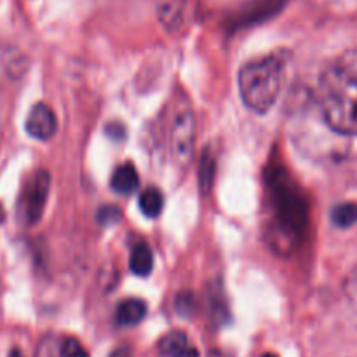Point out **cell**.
<instances>
[{"label":"cell","mask_w":357,"mask_h":357,"mask_svg":"<svg viewBox=\"0 0 357 357\" xmlns=\"http://www.w3.org/2000/svg\"><path fill=\"white\" fill-rule=\"evenodd\" d=\"M129 267H131L132 274L139 275V278H146L150 272L153 271V253L150 246L143 241H139L131 251V258H129Z\"/></svg>","instance_id":"8fae6325"},{"label":"cell","mask_w":357,"mask_h":357,"mask_svg":"<svg viewBox=\"0 0 357 357\" xmlns=\"http://www.w3.org/2000/svg\"><path fill=\"white\" fill-rule=\"evenodd\" d=\"M187 10V0H159V20L169 31L181 28Z\"/></svg>","instance_id":"ba28073f"},{"label":"cell","mask_w":357,"mask_h":357,"mask_svg":"<svg viewBox=\"0 0 357 357\" xmlns=\"http://www.w3.org/2000/svg\"><path fill=\"white\" fill-rule=\"evenodd\" d=\"M159 352L164 357H201L199 351L192 347L183 331H171L159 342Z\"/></svg>","instance_id":"52a82bcc"},{"label":"cell","mask_w":357,"mask_h":357,"mask_svg":"<svg viewBox=\"0 0 357 357\" xmlns=\"http://www.w3.org/2000/svg\"><path fill=\"white\" fill-rule=\"evenodd\" d=\"M284 77V56L279 52L244 63L237 75L243 103L255 114H267L278 101Z\"/></svg>","instance_id":"3957f363"},{"label":"cell","mask_w":357,"mask_h":357,"mask_svg":"<svg viewBox=\"0 0 357 357\" xmlns=\"http://www.w3.org/2000/svg\"><path fill=\"white\" fill-rule=\"evenodd\" d=\"M35 357H63L61 356V342L56 340L54 337H45L40 342Z\"/></svg>","instance_id":"2e32d148"},{"label":"cell","mask_w":357,"mask_h":357,"mask_svg":"<svg viewBox=\"0 0 357 357\" xmlns=\"http://www.w3.org/2000/svg\"><path fill=\"white\" fill-rule=\"evenodd\" d=\"M61 356L63 357H89L86 349L82 347L79 340L75 338H66L61 342Z\"/></svg>","instance_id":"e0dca14e"},{"label":"cell","mask_w":357,"mask_h":357,"mask_svg":"<svg viewBox=\"0 0 357 357\" xmlns=\"http://www.w3.org/2000/svg\"><path fill=\"white\" fill-rule=\"evenodd\" d=\"M195 143V115L187 98H178L169 126L171 159L178 169H187Z\"/></svg>","instance_id":"277c9868"},{"label":"cell","mask_w":357,"mask_h":357,"mask_svg":"<svg viewBox=\"0 0 357 357\" xmlns=\"http://www.w3.org/2000/svg\"><path fill=\"white\" fill-rule=\"evenodd\" d=\"M272 206V222L278 243L293 244L303 236L309 223V208L303 192L281 166L272 167L267 176Z\"/></svg>","instance_id":"7a4b0ae2"},{"label":"cell","mask_w":357,"mask_h":357,"mask_svg":"<svg viewBox=\"0 0 357 357\" xmlns=\"http://www.w3.org/2000/svg\"><path fill=\"white\" fill-rule=\"evenodd\" d=\"M146 316V303L138 298H128L121 302L117 309V323L121 326H136Z\"/></svg>","instance_id":"30bf717a"},{"label":"cell","mask_w":357,"mask_h":357,"mask_svg":"<svg viewBox=\"0 0 357 357\" xmlns=\"http://www.w3.org/2000/svg\"><path fill=\"white\" fill-rule=\"evenodd\" d=\"M317 100L331 131L357 136V49L340 54L321 72Z\"/></svg>","instance_id":"6da1fadb"},{"label":"cell","mask_w":357,"mask_h":357,"mask_svg":"<svg viewBox=\"0 0 357 357\" xmlns=\"http://www.w3.org/2000/svg\"><path fill=\"white\" fill-rule=\"evenodd\" d=\"M110 185L112 188H114V192H117L119 195L135 194L139 187L138 171L135 169L132 164H121L119 167H115L114 174H112Z\"/></svg>","instance_id":"9c48e42d"},{"label":"cell","mask_w":357,"mask_h":357,"mask_svg":"<svg viewBox=\"0 0 357 357\" xmlns=\"http://www.w3.org/2000/svg\"><path fill=\"white\" fill-rule=\"evenodd\" d=\"M211 357H223L222 354H220V352H213V354H211Z\"/></svg>","instance_id":"7402d4cb"},{"label":"cell","mask_w":357,"mask_h":357,"mask_svg":"<svg viewBox=\"0 0 357 357\" xmlns=\"http://www.w3.org/2000/svg\"><path fill=\"white\" fill-rule=\"evenodd\" d=\"M215 159H213L209 150H204L201 157V166H199V185H201V192L204 195H209V192H211L213 181H215Z\"/></svg>","instance_id":"4fadbf2b"},{"label":"cell","mask_w":357,"mask_h":357,"mask_svg":"<svg viewBox=\"0 0 357 357\" xmlns=\"http://www.w3.org/2000/svg\"><path fill=\"white\" fill-rule=\"evenodd\" d=\"M344 295L345 300H347L349 309H351V312L354 314V317L357 319V267L351 272V275L345 281Z\"/></svg>","instance_id":"9a60e30c"},{"label":"cell","mask_w":357,"mask_h":357,"mask_svg":"<svg viewBox=\"0 0 357 357\" xmlns=\"http://www.w3.org/2000/svg\"><path fill=\"white\" fill-rule=\"evenodd\" d=\"M51 190V174L45 169H38L26 181L20 199L21 220L28 225H35L44 215L45 202Z\"/></svg>","instance_id":"5b68a950"},{"label":"cell","mask_w":357,"mask_h":357,"mask_svg":"<svg viewBox=\"0 0 357 357\" xmlns=\"http://www.w3.org/2000/svg\"><path fill=\"white\" fill-rule=\"evenodd\" d=\"M110 357H131V351L128 347H119L112 352Z\"/></svg>","instance_id":"d6986e66"},{"label":"cell","mask_w":357,"mask_h":357,"mask_svg":"<svg viewBox=\"0 0 357 357\" xmlns=\"http://www.w3.org/2000/svg\"><path fill=\"white\" fill-rule=\"evenodd\" d=\"M9 357H23V354H21L20 351H13V352H10Z\"/></svg>","instance_id":"ffe728a7"},{"label":"cell","mask_w":357,"mask_h":357,"mask_svg":"<svg viewBox=\"0 0 357 357\" xmlns=\"http://www.w3.org/2000/svg\"><path fill=\"white\" fill-rule=\"evenodd\" d=\"M261 357H278L275 354H272V352H268V354H264Z\"/></svg>","instance_id":"44dd1931"},{"label":"cell","mask_w":357,"mask_h":357,"mask_svg":"<svg viewBox=\"0 0 357 357\" xmlns=\"http://www.w3.org/2000/svg\"><path fill=\"white\" fill-rule=\"evenodd\" d=\"M121 220V211L115 206H103L98 213V222L108 225V223H115Z\"/></svg>","instance_id":"ac0fdd59"},{"label":"cell","mask_w":357,"mask_h":357,"mask_svg":"<svg viewBox=\"0 0 357 357\" xmlns=\"http://www.w3.org/2000/svg\"><path fill=\"white\" fill-rule=\"evenodd\" d=\"M24 129L35 139H40V142L51 139L58 129V121L52 108L45 103L33 105L24 122Z\"/></svg>","instance_id":"8992f818"},{"label":"cell","mask_w":357,"mask_h":357,"mask_svg":"<svg viewBox=\"0 0 357 357\" xmlns=\"http://www.w3.org/2000/svg\"><path fill=\"white\" fill-rule=\"evenodd\" d=\"M164 195L159 188L149 187L139 194V209L146 218H157L162 213Z\"/></svg>","instance_id":"7c38bea8"},{"label":"cell","mask_w":357,"mask_h":357,"mask_svg":"<svg viewBox=\"0 0 357 357\" xmlns=\"http://www.w3.org/2000/svg\"><path fill=\"white\" fill-rule=\"evenodd\" d=\"M331 220L340 229H349V227L357 223V204L356 202H342L335 206L331 211Z\"/></svg>","instance_id":"5bb4252c"}]
</instances>
